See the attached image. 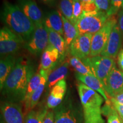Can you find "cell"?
<instances>
[{
	"label": "cell",
	"mask_w": 123,
	"mask_h": 123,
	"mask_svg": "<svg viewBox=\"0 0 123 123\" xmlns=\"http://www.w3.org/2000/svg\"><path fill=\"white\" fill-rule=\"evenodd\" d=\"M34 74L33 68L26 62L21 59L17 60L2 90L9 101L17 103L24 102L29 83Z\"/></svg>",
	"instance_id": "obj_1"
},
{
	"label": "cell",
	"mask_w": 123,
	"mask_h": 123,
	"mask_svg": "<svg viewBox=\"0 0 123 123\" xmlns=\"http://www.w3.org/2000/svg\"><path fill=\"white\" fill-rule=\"evenodd\" d=\"M1 18L6 27L22 38L25 43L30 39L35 25L17 5L5 1L1 10Z\"/></svg>",
	"instance_id": "obj_2"
},
{
	"label": "cell",
	"mask_w": 123,
	"mask_h": 123,
	"mask_svg": "<svg viewBox=\"0 0 123 123\" xmlns=\"http://www.w3.org/2000/svg\"><path fill=\"white\" fill-rule=\"evenodd\" d=\"M77 90L83 108L84 123H104L102 117L101 105L104 98L95 91L79 82Z\"/></svg>",
	"instance_id": "obj_3"
},
{
	"label": "cell",
	"mask_w": 123,
	"mask_h": 123,
	"mask_svg": "<svg viewBox=\"0 0 123 123\" xmlns=\"http://www.w3.org/2000/svg\"><path fill=\"white\" fill-rule=\"evenodd\" d=\"M110 17L107 13L100 11L83 12L75 26L79 35L84 34H94L100 30Z\"/></svg>",
	"instance_id": "obj_4"
},
{
	"label": "cell",
	"mask_w": 123,
	"mask_h": 123,
	"mask_svg": "<svg viewBox=\"0 0 123 123\" xmlns=\"http://www.w3.org/2000/svg\"><path fill=\"white\" fill-rule=\"evenodd\" d=\"M81 61L90 67L93 74L101 81L104 88L108 76L116 66L115 59L98 55L93 57L89 56Z\"/></svg>",
	"instance_id": "obj_5"
},
{
	"label": "cell",
	"mask_w": 123,
	"mask_h": 123,
	"mask_svg": "<svg viewBox=\"0 0 123 123\" xmlns=\"http://www.w3.org/2000/svg\"><path fill=\"white\" fill-rule=\"evenodd\" d=\"M49 45V35L43 22L36 25L30 39L24 45L32 55L39 56Z\"/></svg>",
	"instance_id": "obj_6"
},
{
	"label": "cell",
	"mask_w": 123,
	"mask_h": 123,
	"mask_svg": "<svg viewBox=\"0 0 123 123\" xmlns=\"http://www.w3.org/2000/svg\"><path fill=\"white\" fill-rule=\"evenodd\" d=\"M117 23V20L114 15L110 17L102 28L93 35L91 40L90 57L100 55L107 45L112 29Z\"/></svg>",
	"instance_id": "obj_7"
},
{
	"label": "cell",
	"mask_w": 123,
	"mask_h": 123,
	"mask_svg": "<svg viewBox=\"0 0 123 123\" xmlns=\"http://www.w3.org/2000/svg\"><path fill=\"white\" fill-rule=\"evenodd\" d=\"M55 123H84L81 112L74 105L71 100H67L53 109Z\"/></svg>",
	"instance_id": "obj_8"
},
{
	"label": "cell",
	"mask_w": 123,
	"mask_h": 123,
	"mask_svg": "<svg viewBox=\"0 0 123 123\" xmlns=\"http://www.w3.org/2000/svg\"><path fill=\"white\" fill-rule=\"evenodd\" d=\"M25 41L20 37L5 26L0 30L1 56L13 55L21 49Z\"/></svg>",
	"instance_id": "obj_9"
},
{
	"label": "cell",
	"mask_w": 123,
	"mask_h": 123,
	"mask_svg": "<svg viewBox=\"0 0 123 123\" xmlns=\"http://www.w3.org/2000/svg\"><path fill=\"white\" fill-rule=\"evenodd\" d=\"M92 36L91 34L78 35L69 47L72 56L81 60L90 56Z\"/></svg>",
	"instance_id": "obj_10"
},
{
	"label": "cell",
	"mask_w": 123,
	"mask_h": 123,
	"mask_svg": "<svg viewBox=\"0 0 123 123\" xmlns=\"http://www.w3.org/2000/svg\"><path fill=\"white\" fill-rule=\"evenodd\" d=\"M123 37V34L117 23L112 29L107 45L100 55L115 59L121 51Z\"/></svg>",
	"instance_id": "obj_11"
},
{
	"label": "cell",
	"mask_w": 123,
	"mask_h": 123,
	"mask_svg": "<svg viewBox=\"0 0 123 123\" xmlns=\"http://www.w3.org/2000/svg\"><path fill=\"white\" fill-rule=\"evenodd\" d=\"M104 90L108 96L113 98L123 90V72L115 66L106 80Z\"/></svg>",
	"instance_id": "obj_12"
},
{
	"label": "cell",
	"mask_w": 123,
	"mask_h": 123,
	"mask_svg": "<svg viewBox=\"0 0 123 123\" xmlns=\"http://www.w3.org/2000/svg\"><path fill=\"white\" fill-rule=\"evenodd\" d=\"M6 123H25L22 107L19 103L7 101L1 107Z\"/></svg>",
	"instance_id": "obj_13"
},
{
	"label": "cell",
	"mask_w": 123,
	"mask_h": 123,
	"mask_svg": "<svg viewBox=\"0 0 123 123\" xmlns=\"http://www.w3.org/2000/svg\"><path fill=\"white\" fill-rule=\"evenodd\" d=\"M17 5L35 25L43 22L42 11L34 0H17Z\"/></svg>",
	"instance_id": "obj_14"
},
{
	"label": "cell",
	"mask_w": 123,
	"mask_h": 123,
	"mask_svg": "<svg viewBox=\"0 0 123 123\" xmlns=\"http://www.w3.org/2000/svg\"><path fill=\"white\" fill-rule=\"evenodd\" d=\"M59 61H61L59 51L49 44L41 55L39 70L47 71L50 73L55 68Z\"/></svg>",
	"instance_id": "obj_15"
},
{
	"label": "cell",
	"mask_w": 123,
	"mask_h": 123,
	"mask_svg": "<svg viewBox=\"0 0 123 123\" xmlns=\"http://www.w3.org/2000/svg\"><path fill=\"white\" fill-rule=\"evenodd\" d=\"M67 84L65 79L60 80L51 90L47 100V107L49 109H54L59 106L65 96Z\"/></svg>",
	"instance_id": "obj_16"
},
{
	"label": "cell",
	"mask_w": 123,
	"mask_h": 123,
	"mask_svg": "<svg viewBox=\"0 0 123 123\" xmlns=\"http://www.w3.org/2000/svg\"><path fill=\"white\" fill-rule=\"evenodd\" d=\"M75 77L80 82L100 94L106 101V103H110L111 101L104 90L103 85L94 75H81L76 73L75 74Z\"/></svg>",
	"instance_id": "obj_17"
},
{
	"label": "cell",
	"mask_w": 123,
	"mask_h": 123,
	"mask_svg": "<svg viewBox=\"0 0 123 123\" xmlns=\"http://www.w3.org/2000/svg\"><path fill=\"white\" fill-rule=\"evenodd\" d=\"M43 24L47 28L63 35V22L60 12L51 10L49 12L43 19Z\"/></svg>",
	"instance_id": "obj_18"
},
{
	"label": "cell",
	"mask_w": 123,
	"mask_h": 123,
	"mask_svg": "<svg viewBox=\"0 0 123 123\" xmlns=\"http://www.w3.org/2000/svg\"><path fill=\"white\" fill-rule=\"evenodd\" d=\"M17 59L13 55H9L0 61V88L2 90L5 82L11 73L17 63Z\"/></svg>",
	"instance_id": "obj_19"
},
{
	"label": "cell",
	"mask_w": 123,
	"mask_h": 123,
	"mask_svg": "<svg viewBox=\"0 0 123 123\" xmlns=\"http://www.w3.org/2000/svg\"><path fill=\"white\" fill-rule=\"evenodd\" d=\"M46 29L48 32L49 44L53 46L59 51L60 56H61V61H62L64 59L66 50L67 49L64 38H63L62 35L57 32L49 29L47 27Z\"/></svg>",
	"instance_id": "obj_20"
},
{
	"label": "cell",
	"mask_w": 123,
	"mask_h": 123,
	"mask_svg": "<svg viewBox=\"0 0 123 123\" xmlns=\"http://www.w3.org/2000/svg\"><path fill=\"white\" fill-rule=\"evenodd\" d=\"M69 63L66 62L49 73L47 86L49 89H51L58 81L64 79L68 73Z\"/></svg>",
	"instance_id": "obj_21"
},
{
	"label": "cell",
	"mask_w": 123,
	"mask_h": 123,
	"mask_svg": "<svg viewBox=\"0 0 123 123\" xmlns=\"http://www.w3.org/2000/svg\"><path fill=\"white\" fill-rule=\"evenodd\" d=\"M39 73L41 75V83H40L37 89L34 92L31 98L29 110H32L35 106L37 105L38 101L43 92L44 88L47 86V80H48V76L50 72L43 70H40Z\"/></svg>",
	"instance_id": "obj_22"
},
{
	"label": "cell",
	"mask_w": 123,
	"mask_h": 123,
	"mask_svg": "<svg viewBox=\"0 0 123 123\" xmlns=\"http://www.w3.org/2000/svg\"><path fill=\"white\" fill-rule=\"evenodd\" d=\"M62 18L63 22L64 39L66 42L67 48L68 49V47H70L71 44L75 38L78 35H79V32L76 26L74 25L69 20L64 17L62 14Z\"/></svg>",
	"instance_id": "obj_23"
},
{
	"label": "cell",
	"mask_w": 123,
	"mask_h": 123,
	"mask_svg": "<svg viewBox=\"0 0 123 123\" xmlns=\"http://www.w3.org/2000/svg\"><path fill=\"white\" fill-rule=\"evenodd\" d=\"M41 80V75L40 73H37L33 75L29 81L28 87H27L26 94L25 99V105L26 111L29 110L30 107V101L31 98L39 86Z\"/></svg>",
	"instance_id": "obj_24"
},
{
	"label": "cell",
	"mask_w": 123,
	"mask_h": 123,
	"mask_svg": "<svg viewBox=\"0 0 123 123\" xmlns=\"http://www.w3.org/2000/svg\"><path fill=\"white\" fill-rule=\"evenodd\" d=\"M69 63L71 66L76 70V73L81 75H93L90 67L83 62L79 58L73 56L70 59Z\"/></svg>",
	"instance_id": "obj_25"
},
{
	"label": "cell",
	"mask_w": 123,
	"mask_h": 123,
	"mask_svg": "<svg viewBox=\"0 0 123 123\" xmlns=\"http://www.w3.org/2000/svg\"><path fill=\"white\" fill-rule=\"evenodd\" d=\"M47 110L46 108L39 110H30L26 117L25 123H43Z\"/></svg>",
	"instance_id": "obj_26"
},
{
	"label": "cell",
	"mask_w": 123,
	"mask_h": 123,
	"mask_svg": "<svg viewBox=\"0 0 123 123\" xmlns=\"http://www.w3.org/2000/svg\"><path fill=\"white\" fill-rule=\"evenodd\" d=\"M59 8L62 15L73 24V0H60Z\"/></svg>",
	"instance_id": "obj_27"
},
{
	"label": "cell",
	"mask_w": 123,
	"mask_h": 123,
	"mask_svg": "<svg viewBox=\"0 0 123 123\" xmlns=\"http://www.w3.org/2000/svg\"><path fill=\"white\" fill-rule=\"evenodd\" d=\"M82 4L80 0H73V25L75 26L78 20L82 14Z\"/></svg>",
	"instance_id": "obj_28"
},
{
	"label": "cell",
	"mask_w": 123,
	"mask_h": 123,
	"mask_svg": "<svg viewBox=\"0 0 123 123\" xmlns=\"http://www.w3.org/2000/svg\"><path fill=\"white\" fill-rule=\"evenodd\" d=\"M123 6V0H111V7L107 15L109 17L114 15L119 12Z\"/></svg>",
	"instance_id": "obj_29"
},
{
	"label": "cell",
	"mask_w": 123,
	"mask_h": 123,
	"mask_svg": "<svg viewBox=\"0 0 123 123\" xmlns=\"http://www.w3.org/2000/svg\"><path fill=\"white\" fill-rule=\"evenodd\" d=\"M94 2L99 11L107 14L111 7V0H95Z\"/></svg>",
	"instance_id": "obj_30"
},
{
	"label": "cell",
	"mask_w": 123,
	"mask_h": 123,
	"mask_svg": "<svg viewBox=\"0 0 123 123\" xmlns=\"http://www.w3.org/2000/svg\"><path fill=\"white\" fill-rule=\"evenodd\" d=\"M83 11L84 12H93L99 11L94 2H81Z\"/></svg>",
	"instance_id": "obj_31"
},
{
	"label": "cell",
	"mask_w": 123,
	"mask_h": 123,
	"mask_svg": "<svg viewBox=\"0 0 123 123\" xmlns=\"http://www.w3.org/2000/svg\"><path fill=\"white\" fill-rule=\"evenodd\" d=\"M107 119V123H123L121 117L119 113L115 110L113 113L108 115Z\"/></svg>",
	"instance_id": "obj_32"
},
{
	"label": "cell",
	"mask_w": 123,
	"mask_h": 123,
	"mask_svg": "<svg viewBox=\"0 0 123 123\" xmlns=\"http://www.w3.org/2000/svg\"><path fill=\"white\" fill-rule=\"evenodd\" d=\"M110 101L112 104H117L123 105V90L113 98H110Z\"/></svg>",
	"instance_id": "obj_33"
},
{
	"label": "cell",
	"mask_w": 123,
	"mask_h": 123,
	"mask_svg": "<svg viewBox=\"0 0 123 123\" xmlns=\"http://www.w3.org/2000/svg\"><path fill=\"white\" fill-rule=\"evenodd\" d=\"M43 123H55L54 113L53 111L47 110L44 117Z\"/></svg>",
	"instance_id": "obj_34"
},
{
	"label": "cell",
	"mask_w": 123,
	"mask_h": 123,
	"mask_svg": "<svg viewBox=\"0 0 123 123\" xmlns=\"http://www.w3.org/2000/svg\"><path fill=\"white\" fill-rule=\"evenodd\" d=\"M117 24L123 35V9L118 13Z\"/></svg>",
	"instance_id": "obj_35"
},
{
	"label": "cell",
	"mask_w": 123,
	"mask_h": 123,
	"mask_svg": "<svg viewBox=\"0 0 123 123\" xmlns=\"http://www.w3.org/2000/svg\"><path fill=\"white\" fill-rule=\"evenodd\" d=\"M111 104L113 105V107L115 108V110H116V111L117 112V113H119L121 119L123 120V105H120V104Z\"/></svg>",
	"instance_id": "obj_36"
},
{
	"label": "cell",
	"mask_w": 123,
	"mask_h": 123,
	"mask_svg": "<svg viewBox=\"0 0 123 123\" xmlns=\"http://www.w3.org/2000/svg\"><path fill=\"white\" fill-rule=\"evenodd\" d=\"M117 63L120 68L123 72V50H121L118 54Z\"/></svg>",
	"instance_id": "obj_37"
},
{
	"label": "cell",
	"mask_w": 123,
	"mask_h": 123,
	"mask_svg": "<svg viewBox=\"0 0 123 123\" xmlns=\"http://www.w3.org/2000/svg\"><path fill=\"white\" fill-rule=\"evenodd\" d=\"M39 1L44 4L48 5H53L55 4V0H39Z\"/></svg>",
	"instance_id": "obj_38"
},
{
	"label": "cell",
	"mask_w": 123,
	"mask_h": 123,
	"mask_svg": "<svg viewBox=\"0 0 123 123\" xmlns=\"http://www.w3.org/2000/svg\"><path fill=\"white\" fill-rule=\"evenodd\" d=\"M81 2H89L91 1V0H80Z\"/></svg>",
	"instance_id": "obj_39"
},
{
	"label": "cell",
	"mask_w": 123,
	"mask_h": 123,
	"mask_svg": "<svg viewBox=\"0 0 123 123\" xmlns=\"http://www.w3.org/2000/svg\"><path fill=\"white\" fill-rule=\"evenodd\" d=\"M95 0H91V2H95Z\"/></svg>",
	"instance_id": "obj_40"
},
{
	"label": "cell",
	"mask_w": 123,
	"mask_h": 123,
	"mask_svg": "<svg viewBox=\"0 0 123 123\" xmlns=\"http://www.w3.org/2000/svg\"><path fill=\"white\" fill-rule=\"evenodd\" d=\"M122 9H123V8Z\"/></svg>",
	"instance_id": "obj_41"
}]
</instances>
